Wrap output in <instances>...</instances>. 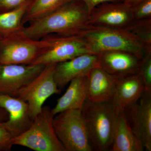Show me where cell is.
<instances>
[{"mask_svg": "<svg viewBox=\"0 0 151 151\" xmlns=\"http://www.w3.org/2000/svg\"><path fill=\"white\" fill-rule=\"evenodd\" d=\"M89 12L81 1L73 0L63 5L42 17L30 22L22 32L35 40L50 35L76 36L87 25Z\"/></svg>", "mask_w": 151, "mask_h": 151, "instance_id": "cell-1", "label": "cell"}, {"mask_svg": "<svg viewBox=\"0 0 151 151\" xmlns=\"http://www.w3.org/2000/svg\"><path fill=\"white\" fill-rule=\"evenodd\" d=\"M76 36L81 37L93 54L103 52H130L142 59L145 52L142 43L125 28H111L87 24Z\"/></svg>", "mask_w": 151, "mask_h": 151, "instance_id": "cell-2", "label": "cell"}, {"mask_svg": "<svg viewBox=\"0 0 151 151\" xmlns=\"http://www.w3.org/2000/svg\"><path fill=\"white\" fill-rule=\"evenodd\" d=\"M81 111L92 151H111L118 114L112 103L87 99Z\"/></svg>", "mask_w": 151, "mask_h": 151, "instance_id": "cell-3", "label": "cell"}, {"mask_svg": "<svg viewBox=\"0 0 151 151\" xmlns=\"http://www.w3.org/2000/svg\"><path fill=\"white\" fill-rule=\"evenodd\" d=\"M22 30L1 39L0 65L32 64L51 45V35L35 40L25 35Z\"/></svg>", "mask_w": 151, "mask_h": 151, "instance_id": "cell-4", "label": "cell"}, {"mask_svg": "<svg viewBox=\"0 0 151 151\" xmlns=\"http://www.w3.org/2000/svg\"><path fill=\"white\" fill-rule=\"evenodd\" d=\"M54 115L48 105L43 106L29 129L13 138V145L35 151H66L55 132Z\"/></svg>", "mask_w": 151, "mask_h": 151, "instance_id": "cell-5", "label": "cell"}, {"mask_svg": "<svg viewBox=\"0 0 151 151\" xmlns=\"http://www.w3.org/2000/svg\"><path fill=\"white\" fill-rule=\"evenodd\" d=\"M55 132L66 151H92L81 110H69L54 116Z\"/></svg>", "mask_w": 151, "mask_h": 151, "instance_id": "cell-6", "label": "cell"}, {"mask_svg": "<svg viewBox=\"0 0 151 151\" xmlns=\"http://www.w3.org/2000/svg\"><path fill=\"white\" fill-rule=\"evenodd\" d=\"M56 64L45 65L41 73L21 89L16 96L27 103L30 116L32 120L40 113L44 103L49 97L61 92L54 79V69Z\"/></svg>", "mask_w": 151, "mask_h": 151, "instance_id": "cell-7", "label": "cell"}, {"mask_svg": "<svg viewBox=\"0 0 151 151\" xmlns=\"http://www.w3.org/2000/svg\"><path fill=\"white\" fill-rule=\"evenodd\" d=\"M52 36L51 45L32 64H57L81 55L92 53L84 41L78 36Z\"/></svg>", "mask_w": 151, "mask_h": 151, "instance_id": "cell-8", "label": "cell"}, {"mask_svg": "<svg viewBox=\"0 0 151 151\" xmlns=\"http://www.w3.org/2000/svg\"><path fill=\"white\" fill-rule=\"evenodd\" d=\"M42 64L0 65V94L16 97L18 92L41 73Z\"/></svg>", "mask_w": 151, "mask_h": 151, "instance_id": "cell-9", "label": "cell"}, {"mask_svg": "<svg viewBox=\"0 0 151 151\" xmlns=\"http://www.w3.org/2000/svg\"><path fill=\"white\" fill-rule=\"evenodd\" d=\"M133 20L131 8L123 2L103 3L89 14L87 24L124 28Z\"/></svg>", "mask_w": 151, "mask_h": 151, "instance_id": "cell-10", "label": "cell"}, {"mask_svg": "<svg viewBox=\"0 0 151 151\" xmlns=\"http://www.w3.org/2000/svg\"><path fill=\"white\" fill-rule=\"evenodd\" d=\"M0 108L8 114L7 120L0 122V126L6 129L13 137L21 134L29 129L33 120L31 118L28 105L19 97L0 94Z\"/></svg>", "mask_w": 151, "mask_h": 151, "instance_id": "cell-11", "label": "cell"}, {"mask_svg": "<svg viewBox=\"0 0 151 151\" xmlns=\"http://www.w3.org/2000/svg\"><path fill=\"white\" fill-rule=\"evenodd\" d=\"M144 148L151 151V92H144L139 103L124 111Z\"/></svg>", "mask_w": 151, "mask_h": 151, "instance_id": "cell-12", "label": "cell"}, {"mask_svg": "<svg viewBox=\"0 0 151 151\" xmlns=\"http://www.w3.org/2000/svg\"><path fill=\"white\" fill-rule=\"evenodd\" d=\"M98 66L97 54L85 53L59 63L55 65L54 79L59 89L63 88L71 80L87 75L92 68Z\"/></svg>", "mask_w": 151, "mask_h": 151, "instance_id": "cell-13", "label": "cell"}, {"mask_svg": "<svg viewBox=\"0 0 151 151\" xmlns=\"http://www.w3.org/2000/svg\"><path fill=\"white\" fill-rule=\"evenodd\" d=\"M144 92V84L139 73L116 77L111 102L119 113L137 103Z\"/></svg>", "mask_w": 151, "mask_h": 151, "instance_id": "cell-14", "label": "cell"}, {"mask_svg": "<svg viewBox=\"0 0 151 151\" xmlns=\"http://www.w3.org/2000/svg\"><path fill=\"white\" fill-rule=\"evenodd\" d=\"M98 66L116 77L138 73L141 59L122 51L103 52L97 54Z\"/></svg>", "mask_w": 151, "mask_h": 151, "instance_id": "cell-15", "label": "cell"}, {"mask_svg": "<svg viewBox=\"0 0 151 151\" xmlns=\"http://www.w3.org/2000/svg\"><path fill=\"white\" fill-rule=\"evenodd\" d=\"M115 81L116 76L99 66L92 68L86 75L87 100L96 103L111 102Z\"/></svg>", "mask_w": 151, "mask_h": 151, "instance_id": "cell-16", "label": "cell"}, {"mask_svg": "<svg viewBox=\"0 0 151 151\" xmlns=\"http://www.w3.org/2000/svg\"><path fill=\"white\" fill-rule=\"evenodd\" d=\"M144 149L125 112H119L111 151H142Z\"/></svg>", "mask_w": 151, "mask_h": 151, "instance_id": "cell-17", "label": "cell"}, {"mask_svg": "<svg viewBox=\"0 0 151 151\" xmlns=\"http://www.w3.org/2000/svg\"><path fill=\"white\" fill-rule=\"evenodd\" d=\"M65 93L57 100L52 109L54 116L69 110H81L87 99L86 76H78L70 82Z\"/></svg>", "mask_w": 151, "mask_h": 151, "instance_id": "cell-18", "label": "cell"}, {"mask_svg": "<svg viewBox=\"0 0 151 151\" xmlns=\"http://www.w3.org/2000/svg\"><path fill=\"white\" fill-rule=\"evenodd\" d=\"M29 1L14 9L0 13V35L5 37L21 31L23 28L22 20Z\"/></svg>", "mask_w": 151, "mask_h": 151, "instance_id": "cell-19", "label": "cell"}, {"mask_svg": "<svg viewBox=\"0 0 151 151\" xmlns=\"http://www.w3.org/2000/svg\"><path fill=\"white\" fill-rule=\"evenodd\" d=\"M71 0H34L29 6L22 20L23 24L42 17Z\"/></svg>", "mask_w": 151, "mask_h": 151, "instance_id": "cell-20", "label": "cell"}, {"mask_svg": "<svg viewBox=\"0 0 151 151\" xmlns=\"http://www.w3.org/2000/svg\"><path fill=\"white\" fill-rule=\"evenodd\" d=\"M124 28L142 43L145 52H151V18L133 20Z\"/></svg>", "mask_w": 151, "mask_h": 151, "instance_id": "cell-21", "label": "cell"}, {"mask_svg": "<svg viewBox=\"0 0 151 151\" xmlns=\"http://www.w3.org/2000/svg\"><path fill=\"white\" fill-rule=\"evenodd\" d=\"M138 73L144 86V92H151V52H145L141 59Z\"/></svg>", "mask_w": 151, "mask_h": 151, "instance_id": "cell-22", "label": "cell"}, {"mask_svg": "<svg viewBox=\"0 0 151 151\" xmlns=\"http://www.w3.org/2000/svg\"><path fill=\"white\" fill-rule=\"evenodd\" d=\"M131 9L133 20L151 18V0H143Z\"/></svg>", "mask_w": 151, "mask_h": 151, "instance_id": "cell-23", "label": "cell"}, {"mask_svg": "<svg viewBox=\"0 0 151 151\" xmlns=\"http://www.w3.org/2000/svg\"><path fill=\"white\" fill-rule=\"evenodd\" d=\"M13 138L6 129L0 126V151L11 150L13 146Z\"/></svg>", "mask_w": 151, "mask_h": 151, "instance_id": "cell-24", "label": "cell"}, {"mask_svg": "<svg viewBox=\"0 0 151 151\" xmlns=\"http://www.w3.org/2000/svg\"><path fill=\"white\" fill-rule=\"evenodd\" d=\"M28 0H0V9L9 11L16 9L27 2Z\"/></svg>", "mask_w": 151, "mask_h": 151, "instance_id": "cell-25", "label": "cell"}, {"mask_svg": "<svg viewBox=\"0 0 151 151\" xmlns=\"http://www.w3.org/2000/svg\"><path fill=\"white\" fill-rule=\"evenodd\" d=\"M71 1H73V0H71ZM77 1H81L85 4L88 9L89 14L97 6L103 3L123 1V0H77Z\"/></svg>", "mask_w": 151, "mask_h": 151, "instance_id": "cell-26", "label": "cell"}, {"mask_svg": "<svg viewBox=\"0 0 151 151\" xmlns=\"http://www.w3.org/2000/svg\"><path fill=\"white\" fill-rule=\"evenodd\" d=\"M143 0H123V2L132 8L137 5V4L141 2Z\"/></svg>", "mask_w": 151, "mask_h": 151, "instance_id": "cell-27", "label": "cell"}, {"mask_svg": "<svg viewBox=\"0 0 151 151\" xmlns=\"http://www.w3.org/2000/svg\"><path fill=\"white\" fill-rule=\"evenodd\" d=\"M8 117V114L3 108H0V122H4L6 120Z\"/></svg>", "mask_w": 151, "mask_h": 151, "instance_id": "cell-28", "label": "cell"}, {"mask_svg": "<svg viewBox=\"0 0 151 151\" xmlns=\"http://www.w3.org/2000/svg\"><path fill=\"white\" fill-rule=\"evenodd\" d=\"M2 38L1 36V35H0V40H1V39Z\"/></svg>", "mask_w": 151, "mask_h": 151, "instance_id": "cell-29", "label": "cell"}]
</instances>
